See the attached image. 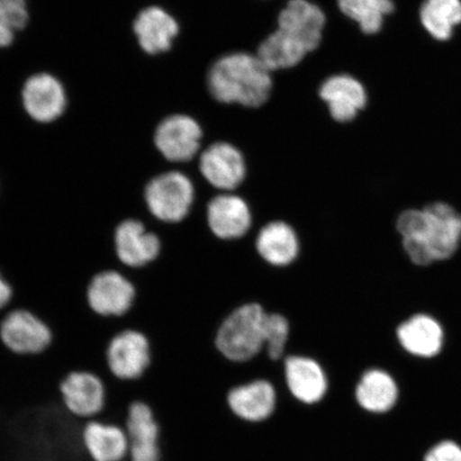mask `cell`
I'll list each match as a JSON object with an SVG mask.
<instances>
[{
	"label": "cell",
	"instance_id": "obj_1",
	"mask_svg": "<svg viewBox=\"0 0 461 461\" xmlns=\"http://www.w3.org/2000/svg\"><path fill=\"white\" fill-rule=\"evenodd\" d=\"M403 250L420 267L446 261L458 250L461 214L445 202H435L422 210H407L396 221Z\"/></svg>",
	"mask_w": 461,
	"mask_h": 461
},
{
	"label": "cell",
	"instance_id": "obj_2",
	"mask_svg": "<svg viewBox=\"0 0 461 461\" xmlns=\"http://www.w3.org/2000/svg\"><path fill=\"white\" fill-rule=\"evenodd\" d=\"M270 73L257 56L234 53L212 65L207 85L219 102L256 108L268 100L273 86Z\"/></svg>",
	"mask_w": 461,
	"mask_h": 461
},
{
	"label": "cell",
	"instance_id": "obj_3",
	"mask_svg": "<svg viewBox=\"0 0 461 461\" xmlns=\"http://www.w3.org/2000/svg\"><path fill=\"white\" fill-rule=\"evenodd\" d=\"M142 197L151 224L173 227L185 222L190 216L195 189L185 173L170 170L149 178L143 187Z\"/></svg>",
	"mask_w": 461,
	"mask_h": 461
},
{
	"label": "cell",
	"instance_id": "obj_4",
	"mask_svg": "<svg viewBox=\"0 0 461 461\" xmlns=\"http://www.w3.org/2000/svg\"><path fill=\"white\" fill-rule=\"evenodd\" d=\"M267 311L258 303L240 305L219 326L215 345L224 358L247 362L264 348V321Z\"/></svg>",
	"mask_w": 461,
	"mask_h": 461
},
{
	"label": "cell",
	"instance_id": "obj_5",
	"mask_svg": "<svg viewBox=\"0 0 461 461\" xmlns=\"http://www.w3.org/2000/svg\"><path fill=\"white\" fill-rule=\"evenodd\" d=\"M113 246L121 269L140 272L152 267L163 255L164 241L143 219L124 218L113 230Z\"/></svg>",
	"mask_w": 461,
	"mask_h": 461
},
{
	"label": "cell",
	"instance_id": "obj_6",
	"mask_svg": "<svg viewBox=\"0 0 461 461\" xmlns=\"http://www.w3.org/2000/svg\"><path fill=\"white\" fill-rule=\"evenodd\" d=\"M86 303L101 319L122 320L134 309L138 290L131 276L120 268H106L91 276L86 287Z\"/></svg>",
	"mask_w": 461,
	"mask_h": 461
},
{
	"label": "cell",
	"instance_id": "obj_7",
	"mask_svg": "<svg viewBox=\"0 0 461 461\" xmlns=\"http://www.w3.org/2000/svg\"><path fill=\"white\" fill-rule=\"evenodd\" d=\"M54 339L49 322L31 309L11 307L0 313V342L13 355L41 356L51 348Z\"/></svg>",
	"mask_w": 461,
	"mask_h": 461
},
{
	"label": "cell",
	"instance_id": "obj_8",
	"mask_svg": "<svg viewBox=\"0 0 461 461\" xmlns=\"http://www.w3.org/2000/svg\"><path fill=\"white\" fill-rule=\"evenodd\" d=\"M105 362L109 375L118 382H140L152 366L151 339L137 328L124 327L109 339Z\"/></svg>",
	"mask_w": 461,
	"mask_h": 461
},
{
	"label": "cell",
	"instance_id": "obj_9",
	"mask_svg": "<svg viewBox=\"0 0 461 461\" xmlns=\"http://www.w3.org/2000/svg\"><path fill=\"white\" fill-rule=\"evenodd\" d=\"M63 407L75 419L84 420L101 417L107 403V384L101 375L90 370H74L59 385Z\"/></svg>",
	"mask_w": 461,
	"mask_h": 461
},
{
	"label": "cell",
	"instance_id": "obj_10",
	"mask_svg": "<svg viewBox=\"0 0 461 461\" xmlns=\"http://www.w3.org/2000/svg\"><path fill=\"white\" fill-rule=\"evenodd\" d=\"M124 429L129 439L128 461H161V426L153 408L143 401L132 402Z\"/></svg>",
	"mask_w": 461,
	"mask_h": 461
},
{
	"label": "cell",
	"instance_id": "obj_11",
	"mask_svg": "<svg viewBox=\"0 0 461 461\" xmlns=\"http://www.w3.org/2000/svg\"><path fill=\"white\" fill-rule=\"evenodd\" d=\"M202 130L186 114H173L158 124L154 142L163 157L172 163H186L199 152Z\"/></svg>",
	"mask_w": 461,
	"mask_h": 461
},
{
	"label": "cell",
	"instance_id": "obj_12",
	"mask_svg": "<svg viewBox=\"0 0 461 461\" xmlns=\"http://www.w3.org/2000/svg\"><path fill=\"white\" fill-rule=\"evenodd\" d=\"M201 175L212 187L232 192L245 181L247 167L243 154L226 142L212 144L201 154Z\"/></svg>",
	"mask_w": 461,
	"mask_h": 461
},
{
	"label": "cell",
	"instance_id": "obj_13",
	"mask_svg": "<svg viewBox=\"0 0 461 461\" xmlns=\"http://www.w3.org/2000/svg\"><path fill=\"white\" fill-rule=\"evenodd\" d=\"M23 105L34 121L50 123L60 118L67 107L66 90L60 80L48 73L34 74L22 91Z\"/></svg>",
	"mask_w": 461,
	"mask_h": 461
},
{
	"label": "cell",
	"instance_id": "obj_14",
	"mask_svg": "<svg viewBox=\"0 0 461 461\" xmlns=\"http://www.w3.org/2000/svg\"><path fill=\"white\" fill-rule=\"evenodd\" d=\"M206 222L212 235L223 240L244 238L252 226V212L240 195L222 194L206 206Z\"/></svg>",
	"mask_w": 461,
	"mask_h": 461
},
{
	"label": "cell",
	"instance_id": "obj_15",
	"mask_svg": "<svg viewBox=\"0 0 461 461\" xmlns=\"http://www.w3.org/2000/svg\"><path fill=\"white\" fill-rule=\"evenodd\" d=\"M326 16L308 0H290L278 17V28L313 51L320 45Z\"/></svg>",
	"mask_w": 461,
	"mask_h": 461
},
{
	"label": "cell",
	"instance_id": "obj_16",
	"mask_svg": "<svg viewBox=\"0 0 461 461\" xmlns=\"http://www.w3.org/2000/svg\"><path fill=\"white\" fill-rule=\"evenodd\" d=\"M85 452L91 461H128L129 439L123 426L100 419L86 420L82 431Z\"/></svg>",
	"mask_w": 461,
	"mask_h": 461
},
{
	"label": "cell",
	"instance_id": "obj_17",
	"mask_svg": "<svg viewBox=\"0 0 461 461\" xmlns=\"http://www.w3.org/2000/svg\"><path fill=\"white\" fill-rule=\"evenodd\" d=\"M320 96L327 103L331 117L339 123L354 120L367 102L365 86L349 75H334L325 80Z\"/></svg>",
	"mask_w": 461,
	"mask_h": 461
},
{
	"label": "cell",
	"instance_id": "obj_18",
	"mask_svg": "<svg viewBox=\"0 0 461 461\" xmlns=\"http://www.w3.org/2000/svg\"><path fill=\"white\" fill-rule=\"evenodd\" d=\"M285 374L288 390L299 402L310 405L324 399L328 389L326 373L313 358L305 356L287 357Z\"/></svg>",
	"mask_w": 461,
	"mask_h": 461
},
{
	"label": "cell",
	"instance_id": "obj_19",
	"mask_svg": "<svg viewBox=\"0 0 461 461\" xmlns=\"http://www.w3.org/2000/svg\"><path fill=\"white\" fill-rule=\"evenodd\" d=\"M256 248L265 262L273 267H285L296 261L301 252V241L290 223L274 221L259 230Z\"/></svg>",
	"mask_w": 461,
	"mask_h": 461
},
{
	"label": "cell",
	"instance_id": "obj_20",
	"mask_svg": "<svg viewBox=\"0 0 461 461\" xmlns=\"http://www.w3.org/2000/svg\"><path fill=\"white\" fill-rule=\"evenodd\" d=\"M134 32L140 48L149 55H157L171 49L178 24L164 9L149 7L136 17Z\"/></svg>",
	"mask_w": 461,
	"mask_h": 461
},
{
	"label": "cell",
	"instance_id": "obj_21",
	"mask_svg": "<svg viewBox=\"0 0 461 461\" xmlns=\"http://www.w3.org/2000/svg\"><path fill=\"white\" fill-rule=\"evenodd\" d=\"M396 337L407 353L420 358H432L439 354L445 339L439 322L424 314L414 315L402 322Z\"/></svg>",
	"mask_w": 461,
	"mask_h": 461
},
{
	"label": "cell",
	"instance_id": "obj_22",
	"mask_svg": "<svg viewBox=\"0 0 461 461\" xmlns=\"http://www.w3.org/2000/svg\"><path fill=\"white\" fill-rule=\"evenodd\" d=\"M228 403L236 416L250 422H259L273 413L276 391L267 380H256L230 390Z\"/></svg>",
	"mask_w": 461,
	"mask_h": 461
},
{
	"label": "cell",
	"instance_id": "obj_23",
	"mask_svg": "<svg viewBox=\"0 0 461 461\" xmlns=\"http://www.w3.org/2000/svg\"><path fill=\"white\" fill-rule=\"evenodd\" d=\"M356 399L366 411L384 413L395 406L399 388L389 373L372 368L362 375L357 384Z\"/></svg>",
	"mask_w": 461,
	"mask_h": 461
},
{
	"label": "cell",
	"instance_id": "obj_24",
	"mask_svg": "<svg viewBox=\"0 0 461 461\" xmlns=\"http://www.w3.org/2000/svg\"><path fill=\"white\" fill-rule=\"evenodd\" d=\"M308 53L301 42L278 28L258 46L257 57L273 72L297 66Z\"/></svg>",
	"mask_w": 461,
	"mask_h": 461
},
{
	"label": "cell",
	"instance_id": "obj_25",
	"mask_svg": "<svg viewBox=\"0 0 461 461\" xmlns=\"http://www.w3.org/2000/svg\"><path fill=\"white\" fill-rule=\"evenodd\" d=\"M420 17L432 38L447 41L461 24V0H425Z\"/></svg>",
	"mask_w": 461,
	"mask_h": 461
},
{
	"label": "cell",
	"instance_id": "obj_26",
	"mask_svg": "<svg viewBox=\"0 0 461 461\" xmlns=\"http://www.w3.org/2000/svg\"><path fill=\"white\" fill-rule=\"evenodd\" d=\"M338 5L366 34L377 33L383 27L384 16L394 10L391 0H338Z\"/></svg>",
	"mask_w": 461,
	"mask_h": 461
},
{
	"label": "cell",
	"instance_id": "obj_27",
	"mask_svg": "<svg viewBox=\"0 0 461 461\" xmlns=\"http://www.w3.org/2000/svg\"><path fill=\"white\" fill-rule=\"evenodd\" d=\"M290 334V321L285 315L267 313L264 321V346L270 359L276 361L284 357Z\"/></svg>",
	"mask_w": 461,
	"mask_h": 461
},
{
	"label": "cell",
	"instance_id": "obj_28",
	"mask_svg": "<svg viewBox=\"0 0 461 461\" xmlns=\"http://www.w3.org/2000/svg\"><path fill=\"white\" fill-rule=\"evenodd\" d=\"M0 20L14 32L25 28L29 20L26 0H0Z\"/></svg>",
	"mask_w": 461,
	"mask_h": 461
},
{
	"label": "cell",
	"instance_id": "obj_29",
	"mask_svg": "<svg viewBox=\"0 0 461 461\" xmlns=\"http://www.w3.org/2000/svg\"><path fill=\"white\" fill-rule=\"evenodd\" d=\"M423 461H461V447L452 440L441 441L425 454Z\"/></svg>",
	"mask_w": 461,
	"mask_h": 461
},
{
	"label": "cell",
	"instance_id": "obj_30",
	"mask_svg": "<svg viewBox=\"0 0 461 461\" xmlns=\"http://www.w3.org/2000/svg\"><path fill=\"white\" fill-rule=\"evenodd\" d=\"M15 297L14 287L5 278L2 270H0V313L7 311L13 304Z\"/></svg>",
	"mask_w": 461,
	"mask_h": 461
},
{
	"label": "cell",
	"instance_id": "obj_31",
	"mask_svg": "<svg viewBox=\"0 0 461 461\" xmlns=\"http://www.w3.org/2000/svg\"><path fill=\"white\" fill-rule=\"evenodd\" d=\"M14 32L13 28L0 20V49L8 48L14 43Z\"/></svg>",
	"mask_w": 461,
	"mask_h": 461
}]
</instances>
